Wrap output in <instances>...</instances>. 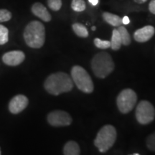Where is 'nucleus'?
Here are the masks:
<instances>
[{"mask_svg":"<svg viewBox=\"0 0 155 155\" xmlns=\"http://www.w3.org/2000/svg\"><path fill=\"white\" fill-rule=\"evenodd\" d=\"M88 2L94 6L97 5L98 3V0H88Z\"/></svg>","mask_w":155,"mask_h":155,"instance_id":"obj_26","label":"nucleus"},{"mask_svg":"<svg viewBox=\"0 0 155 155\" xmlns=\"http://www.w3.org/2000/svg\"><path fill=\"white\" fill-rule=\"evenodd\" d=\"M146 144L149 150L152 152H155V131L147 137Z\"/></svg>","mask_w":155,"mask_h":155,"instance_id":"obj_22","label":"nucleus"},{"mask_svg":"<svg viewBox=\"0 0 155 155\" xmlns=\"http://www.w3.org/2000/svg\"><path fill=\"white\" fill-rule=\"evenodd\" d=\"M25 59V55L20 50H13L5 53L2 56V61L9 66H17L21 64Z\"/></svg>","mask_w":155,"mask_h":155,"instance_id":"obj_10","label":"nucleus"},{"mask_svg":"<svg viewBox=\"0 0 155 155\" xmlns=\"http://www.w3.org/2000/svg\"><path fill=\"white\" fill-rule=\"evenodd\" d=\"M91 30H93V31H94V30H96V28L95 26H94V27H92V28H91Z\"/></svg>","mask_w":155,"mask_h":155,"instance_id":"obj_28","label":"nucleus"},{"mask_svg":"<svg viewBox=\"0 0 155 155\" xmlns=\"http://www.w3.org/2000/svg\"><path fill=\"white\" fill-rule=\"evenodd\" d=\"M116 137L117 133L115 127L109 124L105 125L97 134L94 139V145L100 152H106L114 146Z\"/></svg>","mask_w":155,"mask_h":155,"instance_id":"obj_4","label":"nucleus"},{"mask_svg":"<svg viewBox=\"0 0 155 155\" xmlns=\"http://www.w3.org/2000/svg\"><path fill=\"white\" fill-rule=\"evenodd\" d=\"M48 122L53 127H60L69 126L72 123V118L66 111L56 110L48 114Z\"/></svg>","mask_w":155,"mask_h":155,"instance_id":"obj_8","label":"nucleus"},{"mask_svg":"<svg viewBox=\"0 0 155 155\" xmlns=\"http://www.w3.org/2000/svg\"><path fill=\"white\" fill-rule=\"evenodd\" d=\"M62 0H48V5L53 11H59L62 7Z\"/></svg>","mask_w":155,"mask_h":155,"instance_id":"obj_21","label":"nucleus"},{"mask_svg":"<svg viewBox=\"0 0 155 155\" xmlns=\"http://www.w3.org/2000/svg\"><path fill=\"white\" fill-rule=\"evenodd\" d=\"M71 78L79 90L86 94L94 91V83L88 72L80 65H74L71 69Z\"/></svg>","mask_w":155,"mask_h":155,"instance_id":"obj_5","label":"nucleus"},{"mask_svg":"<svg viewBox=\"0 0 155 155\" xmlns=\"http://www.w3.org/2000/svg\"><path fill=\"white\" fill-rule=\"evenodd\" d=\"M12 18V13L5 9H0V22H7Z\"/></svg>","mask_w":155,"mask_h":155,"instance_id":"obj_23","label":"nucleus"},{"mask_svg":"<svg viewBox=\"0 0 155 155\" xmlns=\"http://www.w3.org/2000/svg\"><path fill=\"white\" fill-rule=\"evenodd\" d=\"M118 31H119L120 36H121V42L122 45L125 46H128L131 44V39L129 32L127 30V28L124 26H119L118 27Z\"/></svg>","mask_w":155,"mask_h":155,"instance_id":"obj_17","label":"nucleus"},{"mask_svg":"<svg viewBox=\"0 0 155 155\" xmlns=\"http://www.w3.org/2000/svg\"><path fill=\"white\" fill-rule=\"evenodd\" d=\"M94 45L99 49H107L108 48H111V42L108 40H102L99 38L95 39Z\"/></svg>","mask_w":155,"mask_h":155,"instance_id":"obj_20","label":"nucleus"},{"mask_svg":"<svg viewBox=\"0 0 155 155\" xmlns=\"http://www.w3.org/2000/svg\"><path fill=\"white\" fill-rule=\"evenodd\" d=\"M23 36L29 47L35 49L40 48L45 41V28L39 21H32L25 27Z\"/></svg>","mask_w":155,"mask_h":155,"instance_id":"obj_2","label":"nucleus"},{"mask_svg":"<svg viewBox=\"0 0 155 155\" xmlns=\"http://www.w3.org/2000/svg\"><path fill=\"white\" fill-rule=\"evenodd\" d=\"M2 154V152H1V150H0V154Z\"/></svg>","mask_w":155,"mask_h":155,"instance_id":"obj_29","label":"nucleus"},{"mask_svg":"<svg viewBox=\"0 0 155 155\" xmlns=\"http://www.w3.org/2000/svg\"><path fill=\"white\" fill-rule=\"evenodd\" d=\"M73 32L75 34L80 38H88V31L86 26L81 24V23H74L72 26Z\"/></svg>","mask_w":155,"mask_h":155,"instance_id":"obj_16","label":"nucleus"},{"mask_svg":"<svg viewBox=\"0 0 155 155\" xmlns=\"http://www.w3.org/2000/svg\"><path fill=\"white\" fill-rule=\"evenodd\" d=\"M73 81L71 76L64 72H58L50 75L45 81L46 91L53 96L71 91L73 88Z\"/></svg>","mask_w":155,"mask_h":155,"instance_id":"obj_1","label":"nucleus"},{"mask_svg":"<svg viewBox=\"0 0 155 155\" xmlns=\"http://www.w3.org/2000/svg\"><path fill=\"white\" fill-rule=\"evenodd\" d=\"M31 11H32V14L38 17V18L42 19L44 22H48L51 20L52 17L50 12L48 11L47 8L41 3H35L31 7Z\"/></svg>","mask_w":155,"mask_h":155,"instance_id":"obj_12","label":"nucleus"},{"mask_svg":"<svg viewBox=\"0 0 155 155\" xmlns=\"http://www.w3.org/2000/svg\"><path fill=\"white\" fill-rule=\"evenodd\" d=\"M86 7V5L84 0H73L71 2V8L75 12H81L84 11Z\"/></svg>","mask_w":155,"mask_h":155,"instance_id":"obj_18","label":"nucleus"},{"mask_svg":"<svg viewBox=\"0 0 155 155\" xmlns=\"http://www.w3.org/2000/svg\"><path fill=\"white\" fill-rule=\"evenodd\" d=\"M130 22V20H129V18L127 16H124L122 18V24L124 25H128Z\"/></svg>","mask_w":155,"mask_h":155,"instance_id":"obj_25","label":"nucleus"},{"mask_svg":"<svg viewBox=\"0 0 155 155\" xmlns=\"http://www.w3.org/2000/svg\"><path fill=\"white\" fill-rule=\"evenodd\" d=\"M122 45L121 39L117 29H114L112 32V37L111 40V48L113 50H119Z\"/></svg>","mask_w":155,"mask_h":155,"instance_id":"obj_15","label":"nucleus"},{"mask_svg":"<svg viewBox=\"0 0 155 155\" xmlns=\"http://www.w3.org/2000/svg\"><path fill=\"white\" fill-rule=\"evenodd\" d=\"M155 29L152 25H147L144 28L136 30L134 33V38L138 42H145L149 41L154 36Z\"/></svg>","mask_w":155,"mask_h":155,"instance_id":"obj_11","label":"nucleus"},{"mask_svg":"<svg viewBox=\"0 0 155 155\" xmlns=\"http://www.w3.org/2000/svg\"><path fill=\"white\" fill-rule=\"evenodd\" d=\"M102 16L105 22L111 26L119 27L122 25V18L118 15L106 12L103 13Z\"/></svg>","mask_w":155,"mask_h":155,"instance_id":"obj_14","label":"nucleus"},{"mask_svg":"<svg viewBox=\"0 0 155 155\" xmlns=\"http://www.w3.org/2000/svg\"><path fill=\"white\" fill-rule=\"evenodd\" d=\"M136 3H138V4H144L146 2L147 0H134Z\"/></svg>","mask_w":155,"mask_h":155,"instance_id":"obj_27","label":"nucleus"},{"mask_svg":"<svg viewBox=\"0 0 155 155\" xmlns=\"http://www.w3.org/2000/svg\"><path fill=\"white\" fill-rule=\"evenodd\" d=\"M136 118L140 124H149L155 118L154 107L148 101H141L136 108Z\"/></svg>","mask_w":155,"mask_h":155,"instance_id":"obj_7","label":"nucleus"},{"mask_svg":"<svg viewBox=\"0 0 155 155\" xmlns=\"http://www.w3.org/2000/svg\"><path fill=\"white\" fill-rule=\"evenodd\" d=\"M137 101V94L131 88L124 89L116 98V104L119 111L124 114L132 111Z\"/></svg>","mask_w":155,"mask_h":155,"instance_id":"obj_6","label":"nucleus"},{"mask_svg":"<svg viewBox=\"0 0 155 155\" xmlns=\"http://www.w3.org/2000/svg\"><path fill=\"white\" fill-rule=\"evenodd\" d=\"M63 154L65 155H79L81 154L80 147L74 141H68L63 147Z\"/></svg>","mask_w":155,"mask_h":155,"instance_id":"obj_13","label":"nucleus"},{"mask_svg":"<svg viewBox=\"0 0 155 155\" xmlns=\"http://www.w3.org/2000/svg\"><path fill=\"white\" fill-rule=\"evenodd\" d=\"M29 100L24 95L19 94L13 97L9 103V110L12 114H17L24 111L28 106Z\"/></svg>","mask_w":155,"mask_h":155,"instance_id":"obj_9","label":"nucleus"},{"mask_svg":"<svg viewBox=\"0 0 155 155\" xmlns=\"http://www.w3.org/2000/svg\"><path fill=\"white\" fill-rule=\"evenodd\" d=\"M9 40L8 29L2 25H0V45H5Z\"/></svg>","mask_w":155,"mask_h":155,"instance_id":"obj_19","label":"nucleus"},{"mask_svg":"<svg viewBox=\"0 0 155 155\" xmlns=\"http://www.w3.org/2000/svg\"><path fill=\"white\" fill-rule=\"evenodd\" d=\"M115 64L108 53L101 52L92 58L91 68L97 78H105L113 72Z\"/></svg>","mask_w":155,"mask_h":155,"instance_id":"obj_3","label":"nucleus"},{"mask_svg":"<svg viewBox=\"0 0 155 155\" xmlns=\"http://www.w3.org/2000/svg\"><path fill=\"white\" fill-rule=\"evenodd\" d=\"M149 10L153 15H155V0H151L149 4Z\"/></svg>","mask_w":155,"mask_h":155,"instance_id":"obj_24","label":"nucleus"}]
</instances>
